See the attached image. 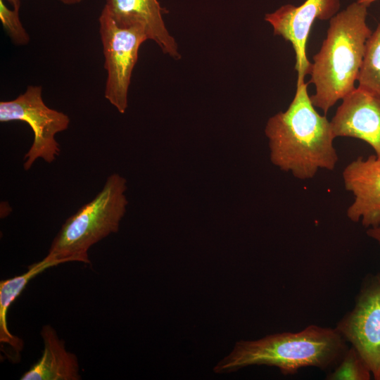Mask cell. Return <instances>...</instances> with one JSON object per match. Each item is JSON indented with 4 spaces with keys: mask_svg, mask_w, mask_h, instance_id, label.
<instances>
[{
    "mask_svg": "<svg viewBox=\"0 0 380 380\" xmlns=\"http://www.w3.org/2000/svg\"><path fill=\"white\" fill-rule=\"evenodd\" d=\"M308 85L297 83L288 108L270 117L265 129L271 162L301 180L320 169L332 171L338 161L331 122L315 110Z\"/></svg>",
    "mask_w": 380,
    "mask_h": 380,
    "instance_id": "6da1fadb",
    "label": "cell"
},
{
    "mask_svg": "<svg viewBox=\"0 0 380 380\" xmlns=\"http://www.w3.org/2000/svg\"><path fill=\"white\" fill-rule=\"evenodd\" d=\"M368 6L351 3L329 20L327 36L313 56L308 84H314L310 100L324 114L353 91L372 34L367 24Z\"/></svg>",
    "mask_w": 380,
    "mask_h": 380,
    "instance_id": "7a4b0ae2",
    "label": "cell"
},
{
    "mask_svg": "<svg viewBox=\"0 0 380 380\" xmlns=\"http://www.w3.org/2000/svg\"><path fill=\"white\" fill-rule=\"evenodd\" d=\"M346 343L335 327L311 324L300 331L239 341L216 365L214 372L231 373L253 365L275 367L284 375L296 374L308 367L327 370L339 362L348 348Z\"/></svg>",
    "mask_w": 380,
    "mask_h": 380,
    "instance_id": "3957f363",
    "label": "cell"
},
{
    "mask_svg": "<svg viewBox=\"0 0 380 380\" xmlns=\"http://www.w3.org/2000/svg\"><path fill=\"white\" fill-rule=\"evenodd\" d=\"M127 179L118 173L108 177L101 190L62 225L46 257L61 263H89V248L118 232L128 201Z\"/></svg>",
    "mask_w": 380,
    "mask_h": 380,
    "instance_id": "277c9868",
    "label": "cell"
},
{
    "mask_svg": "<svg viewBox=\"0 0 380 380\" xmlns=\"http://www.w3.org/2000/svg\"><path fill=\"white\" fill-rule=\"evenodd\" d=\"M11 121L28 124L34 134L33 142L23 159L25 170L39 158L51 163L59 156L61 148L55 137L68 128L70 118L45 104L41 86H28L15 99L0 102V122Z\"/></svg>",
    "mask_w": 380,
    "mask_h": 380,
    "instance_id": "5b68a950",
    "label": "cell"
},
{
    "mask_svg": "<svg viewBox=\"0 0 380 380\" xmlns=\"http://www.w3.org/2000/svg\"><path fill=\"white\" fill-rule=\"evenodd\" d=\"M99 23L107 72L104 96L119 113H124L128 106V89L139 50L148 39L141 27L118 25L104 8Z\"/></svg>",
    "mask_w": 380,
    "mask_h": 380,
    "instance_id": "8992f818",
    "label": "cell"
},
{
    "mask_svg": "<svg viewBox=\"0 0 380 380\" xmlns=\"http://www.w3.org/2000/svg\"><path fill=\"white\" fill-rule=\"evenodd\" d=\"M335 328L357 350L372 377L380 380V273L365 278L354 307Z\"/></svg>",
    "mask_w": 380,
    "mask_h": 380,
    "instance_id": "52a82bcc",
    "label": "cell"
},
{
    "mask_svg": "<svg viewBox=\"0 0 380 380\" xmlns=\"http://www.w3.org/2000/svg\"><path fill=\"white\" fill-rule=\"evenodd\" d=\"M340 0H305L296 6L287 4L275 11L267 13L265 20L273 28L274 35L289 42L295 51L297 83L305 81L310 74L312 63L306 56V43L315 21L330 20L339 11Z\"/></svg>",
    "mask_w": 380,
    "mask_h": 380,
    "instance_id": "ba28073f",
    "label": "cell"
},
{
    "mask_svg": "<svg viewBox=\"0 0 380 380\" xmlns=\"http://www.w3.org/2000/svg\"><path fill=\"white\" fill-rule=\"evenodd\" d=\"M331 125L336 137L364 141L380 158V96L357 87L342 99Z\"/></svg>",
    "mask_w": 380,
    "mask_h": 380,
    "instance_id": "9c48e42d",
    "label": "cell"
},
{
    "mask_svg": "<svg viewBox=\"0 0 380 380\" xmlns=\"http://www.w3.org/2000/svg\"><path fill=\"white\" fill-rule=\"evenodd\" d=\"M342 176L346 189L354 196L347 217L367 228L379 226L380 158L359 156L345 167Z\"/></svg>",
    "mask_w": 380,
    "mask_h": 380,
    "instance_id": "30bf717a",
    "label": "cell"
},
{
    "mask_svg": "<svg viewBox=\"0 0 380 380\" xmlns=\"http://www.w3.org/2000/svg\"><path fill=\"white\" fill-rule=\"evenodd\" d=\"M103 8L118 25L143 27L148 39L155 42L165 54L180 58L178 46L165 27L163 8L158 0H106Z\"/></svg>",
    "mask_w": 380,
    "mask_h": 380,
    "instance_id": "8fae6325",
    "label": "cell"
},
{
    "mask_svg": "<svg viewBox=\"0 0 380 380\" xmlns=\"http://www.w3.org/2000/svg\"><path fill=\"white\" fill-rule=\"evenodd\" d=\"M44 350L41 357L20 377L21 380H80L77 356L65 348L56 330L49 324L40 332Z\"/></svg>",
    "mask_w": 380,
    "mask_h": 380,
    "instance_id": "7c38bea8",
    "label": "cell"
},
{
    "mask_svg": "<svg viewBox=\"0 0 380 380\" xmlns=\"http://www.w3.org/2000/svg\"><path fill=\"white\" fill-rule=\"evenodd\" d=\"M59 264V262L45 257L30 265L24 274L0 282V343L1 345L6 344L12 349L15 361L19 360L24 343L21 338L13 335L8 330L6 319L8 308L31 279L45 270Z\"/></svg>",
    "mask_w": 380,
    "mask_h": 380,
    "instance_id": "4fadbf2b",
    "label": "cell"
},
{
    "mask_svg": "<svg viewBox=\"0 0 380 380\" xmlns=\"http://www.w3.org/2000/svg\"><path fill=\"white\" fill-rule=\"evenodd\" d=\"M358 87L380 96V23L367 40Z\"/></svg>",
    "mask_w": 380,
    "mask_h": 380,
    "instance_id": "5bb4252c",
    "label": "cell"
},
{
    "mask_svg": "<svg viewBox=\"0 0 380 380\" xmlns=\"http://www.w3.org/2000/svg\"><path fill=\"white\" fill-rule=\"evenodd\" d=\"M372 372L365 361L353 346L348 348L342 357L326 376L327 380H369Z\"/></svg>",
    "mask_w": 380,
    "mask_h": 380,
    "instance_id": "9a60e30c",
    "label": "cell"
},
{
    "mask_svg": "<svg viewBox=\"0 0 380 380\" xmlns=\"http://www.w3.org/2000/svg\"><path fill=\"white\" fill-rule=\"evenodd\" d=\"M0 20L12 42L18 45H25L30 41V37L19 17L18 9H9L0 0Z\"/></svg>",
    "mask_w": 380,
    "mask_h": 380,
    "instance_id": "2e32d148",
    "label": "cell"
},
{
    "mask_svg": "<svg viewBox=\"0 0 380 380\" xmlns=\"http://www.w3.org/2000/svg\"><path fill=\"white\" fill-rule=\"evenodd\" d=\"M367 234L380 244V226L368 228Z\"/></svg>",
    "mask_w": 380,
    "mask_h": 380,
    "instance_id": "e0dca14e",
    "label": "cell"
},
{
    "mask_svg": "<svg viewBox=\"0 0 380 380\" xmlns=\"http://www.w3.org/2000/svg\"><path fill=\"white\" fill-rule=\"evenodd\" d=\"M6 1H8L13 6L14 9L20 10V0H6Z\"/></svg>",
    "mask_w": 380,
    "mask_h": 380,
    "instance_id": "ac0fdd59",
    "label": "cell"
},
{
    "mask_svg": "<svg viewBox=\"0 0 380 380\" xmlns=\"http://www.w3.org/2000/svg\"><path fill=\"white\" fill-rule=\"evenodd\" d=\"M58 1H60L61 2L65 4L72 5V4H78L82 1L83 0H58Z\"/></svg>",
    "mask_w": 380,
    "mask_h": 380,
    "instance_id": "d6986e66",
    "label": "cell"
},
{
    "mask_svg": "<svg viewBox=\"0 0 380 380\" xmlns=\"http://www.w3.org/2000/svg\"><path fill=\"white\" fill-rule=\"evenodd\" d=\"M376 0H356L357 2L362 4L369 7V6Z\"/></svg>",
    "mask_w": 380,
    "mask_h": 380,
    "instance_id": "ffe728a7",
    "label": "cell"
},
{
    "mask_svg": "<svg viewBox=\"0 0 380 380\" xmlns=\"http://www.w3.org/2000/svg\"><path fill=\"white\" fill-rule=\"evenodd\" d=\"M379 226H380V224H379Z\"/></svg>",
    "mask_w": 380,
    "mask_h": 380,
    "instance_id": "44dd1931",
    "label": "cell"
}]
</instances>
